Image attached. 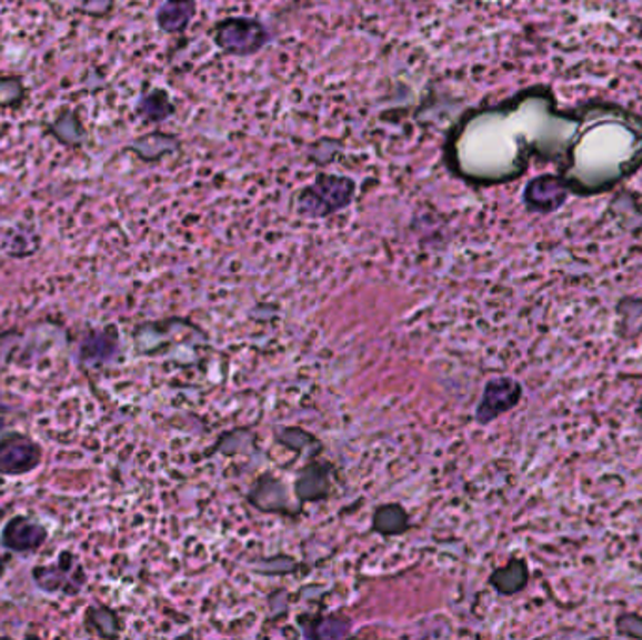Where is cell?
Returning <instances> with one entry per match:
<instances>
[{
    "label": "cell",
    "instance_id": "9c48e42d",
    "mask_svg": "<svg viewBox=\"0 0 642 640\" xmlns=\"http://www.w3.org/2000/svg\"><path fill=\"white\" fill-rule=\"evenodd\" d=\"M173 102L170 94L162 89H154L146 97H141L138 103V113L147 122H162L173 116Z\"/></svg>",
    "mask_w": 642,
    "mask_h": 640
},
{
    "label": "cell",
    "instance_id": "ba28073f",
    "mask_svg": "<svg viewBox=\"0 0 642 640\" xmlns=\"http://www.w3.org/2000/svg\"><path fill=\"white\" fill-rule=\"evenodd\" d=\"M329 476L328 470L321 464H310L301 471L295 492L301 502H315L328 496Z\"/></svg>",
    "mask_w": 642,
    "mask_h": 640
},
{
    "label": "cell",
    "instance_id": "7a4b0ae2",
    "mask_svg": "<svg viewBox=\"0 0 642 640\" xmlns=\"http://www.w3.org/2000/svg\"><path fill=\"white\" fill-rule=\"evenodd\" d=\"M212 40L222 53L231 57H252L267 48V43L273 40V34L260 19L235 16L225 18L214 27Z\"/></svg>",
    "mask_w": 642,
    "mask_h": 640
},
{
    "label": "cell",
    "instance_id": "277c9868",
    "mask_svg": "<svg viewBox=\"0 0 642 640\" xmlns=\"http://www.w3.org/2000/svg\"><path fill=\"white\" fill-rule=\"evenodd\" d=\"M565 198H568V190H565L564 184L551 176L533 179L524 190V203L530 211H556L564 206Z\"/></svg>",
    "mask_w": 642,
    "mask_h": 640
},
{
    "label": "cell",
    "instance_id": "8fae6325",
    "mask_svg": "<svg viewBox=\"0 0 642 640\" xmlns=\"http://www.w3.org/2000/svg\"><path fill=\"white\" fill-rule=\"evenodd\" d=\"M624 618L633 628L619 629V633L624 637H642V618L636 614H625Z\"/></svg>",
    "mask_w": 642,
    "mask_h": 640
},
{
    "label": "cell",
    "instance_id": "52a82bcc",
    "mask_svg": "<svg viewBox=\"0 0 642 640\" xmlns=\"http://www.w3.org/2000/svg\"><path fill=\"white\" fill-rule=\"evenodd\" d=\"M372 530L382 533L383 538H393L410 530V519L407 509L400 503H385L377 509L372 517Z\"/></svg>",
    "mask_w": 642,
    "mask_h": 640
},
{
    "label": "cell",
    "instance_id": "3957f363",
    "mask_svg": "<svg viewBox=\"0 0 642 640\" xmlns=\"http://www.w3.org/2000/svg\"><path fill=\"white\" fill-rule=\"evenodd\" d=\"M522 383L510 376H500V378H492L486 381L483 387V393L479 399L478 408H475V421L479 424H491L496 421L498 417L510 413L515 410L516 406L521 404Z\"/></svg>",
    "mask_w": 642,
    "mask_h": 640
},
{
    "label": "cell",
    "instance_id": "8992f818",
    "mask_svg": "<svg viewBox=\"0 0 642 640\" xmlns=\"http://www.w3.org/2000/svg\"><path fill=\"white\" fill-rule=\"evenodd\" d=\"M530 569L524 560H511L505 568H500L491 574V587L502 596H515L526 588Z\"/></svg>",
    "mask_w": 642,
    "mask_h": 640
},
{
    "label": "cell",
    "instance_id": "30bf717a",
    "mask_svg": "<svg viewBox=\"0 0 642 640\" xmlns=\"http://www.w3.org/2000/svg\"><path fill=\"white\" fill-rule=\"evenodd\" d=\"M350 622H344L340 618H325L321 620L320 623H315L314 629L309 631V637H315V639H337V637H345L350 633Z\"/></svg>",
    "mask_w": 642,
    "mask_h": 640
},
{
    "label": "cell",
    "instance_id": "6da1fadb",
    "mask_svg": "<svg viewBox=\"0 0 642 640\" xmlns=\"http://www.w3.org/2000/svg\"><path fill=\"white\" fill-rule=\"evenodd\" d=\"M358 193V182L344 176L320 173L314 182L298 196V211L310 220L329 218L352 206Z\"/></svg>",
    "mask_w": 642,
    "mask_h": 640
},
{
    "label": "cell",
    "instance_id": "5b68a950",
    "mask_svg": "<svg viewBox=\"0 0 642 640\" xmlns=\"http://www.w3.org/2000/svg\"><path fill=\"white\" fill-rule=\"evenodd\" d=\"M195 12H198L195 0H165L164 4L158 8L157 23L162 31L179 34L189 29L194 21Z\"/></svg>",
    "mask_w": 642,
    "mask_h": 640
},
{
    "label": "cell",
    "instance_id": "7c38bea8",
    "mask_svg": "<svg viewBox=\"0 0 642 640\" xmlns=\"http://www.w3.org/2000/svg\"><path fill=\"white\" fill-rule=\"evenodd\" d=\"M639 411H641V416H642V402H641V410H639Z\"/></svg>",
    "mask_w": 642,
    "mask_h": 640
}]
</instances>
